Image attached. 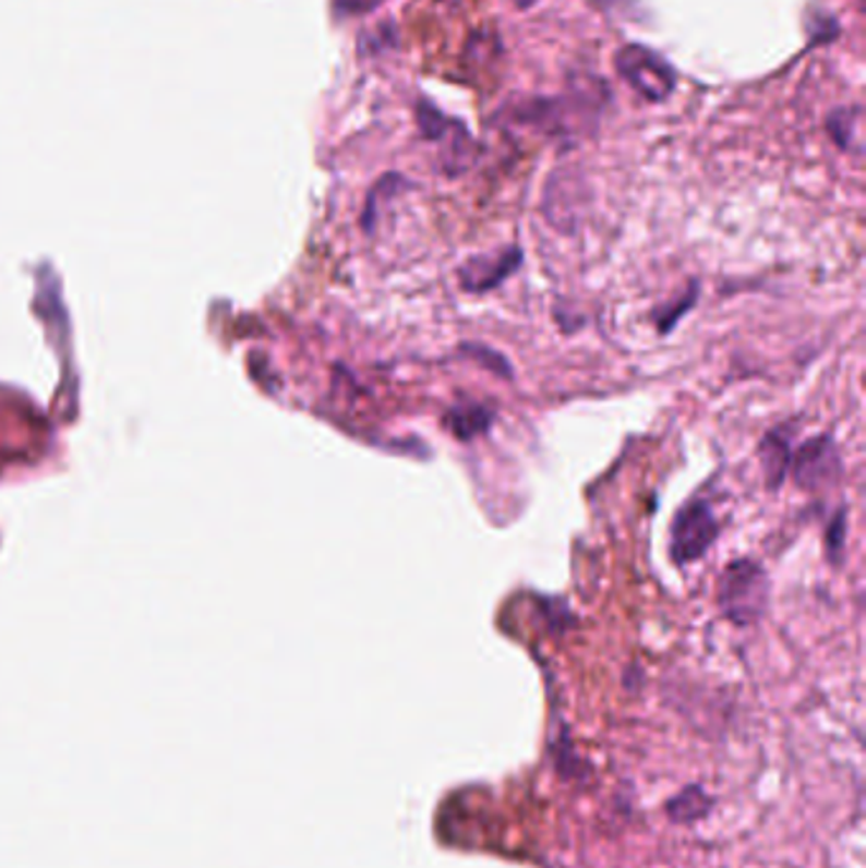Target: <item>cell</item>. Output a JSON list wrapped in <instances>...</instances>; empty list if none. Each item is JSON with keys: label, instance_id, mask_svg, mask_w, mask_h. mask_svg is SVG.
I'll list each match as a JSON object with an SVG mask.
<instances>
[{"label": "cell", "instance_id": "6da1fadb", "mask_svg": "<svg viewBox=\"0 0 866 868\" xmlns=\"http://www.w3.org/2000/svg\"><path fill=\"white\" fill-rule=\"evenodd\" d=\"M770 600V579L757 562L737 559L722 571L717 602L734 625H753L765 615Z\"/></svg>", "mask_w": 866, "mask_h": 868}, {"label": "cell", "instance_id": "7a4b0ae2", "mask_svg": "<svg viewBox=\"0 0 866 868\" xmlns=\"http://www.w3.org/2000/svg\"><path fill=\"white\" fill-rule=\"evenodd\" d=\"M719 537V521L707 501H691L671 523L669 554L678 567H689L709 552Z\"/></svg>", "mask_w": 866, "mask_h": 868}, {"label": "cell", "instance_id": "3957f363", "mask_svg": "<svg viewBox=\"0 0 866 868\" xmlns=\"http://www.w3.org/2000/svg\"><path fill=\"white\" fill-rule=\"evenodd\" d=\"M617 72L640 97H646L648 103H663L671 97V92L676 89V72L671 69L666 59H661L659 53L646 49V46H625L617 51L615 59Z\"/></svg>", "mask_w": 866, "mask_h": 868}, {"label": "cell", "instance_id": "277c9868", "mask_svg": "<svg viewBox=\"0 0 866 868\" xmlns=\"http://www.w3.org/2000/svg\"><path fill=\"white\" fill-rule=\"evenodd\" d=\"M791 465H793V480L798 487H806V491L826 487L829 483H833L841 472L837 442L831 439V434H816V437H810L806 445L795 453Z\"/></svg>", "mask_w": 866, "mask_h": 868}, {"label": "cell", "instance_id": "5b68a950", "mask_svg": "<svg viewBox=\"0 0 866 868\" xmlns=\"http://www.w3.org/2000/svg\"><path fill=\"white\" fill-rule=\"evenodd\" d=\"M521 262L524 254L519 246H506L496 254H481L458 269V282L466 292H491L506 282L521 267Z\"/></svg>", "mask_w": 866, "mask_h": 868}, {"label": "cell", "instance_id": "8992f818", "mask_svg": "<svg viewBox=\"0 0 866 868\" xmlns=\"http://www.w3.org/2000/svg\"><path fill=\"white\" fill-rule=\"evenodd\" d=\"M791 437H787L785 430H772L770 434H765L760 442V462L765 472V483H768L770 491H778L780 483H783L787 475V468H791Z\"/></svg>", "mask_w": 866, "mask_h": 868}, {"label": "cell", "instance_id": "52a82bcc", "mask_svg": "<svg viewBox=\"0 0 866 868\" xmlns=\"http://www.w3.org/2000/svg\"><path fill=\"white\" fill-rule=\"evenodd\" d=\"M417 122H420V130L424 133V137H430V141H435V143H450L455 158L458 160L462 158V147H466L470 141L468 133L460 137H453V141H450V135L460 133V130H466V128L458 125V122L450 118H445V114L435 110L430 103H420V107H417Z\"/></svg>", "mask_w": 866, "mask_h": 868}, {"label": "cell", "instance_id": "ba28073f", "mask_svg": "<svg viewBox=\"0 0 866 868\" xmlns=\"http://www.w3.org/2000/svg\"><path fill=\"white\" fill-rule=\"evenodd\" d=\"M493 424V412L483 405H455L450 412L445 417V427L453 432L455 439L468 442L478 437V434H485Z\"/></svg>", "mask_w": 866, "mask_h": 868}, {"label": "cell", "instance_id": "9c48e42d", "mask_svg": "<svg viewBox=\"0 0 866 868\" xmlns=\"http://www.w3.org/2000/svg\"><path fill=\"white\" fill-rule=\"evenodd\" d=\"M711 800L701 787H686L676 797H671L666 812L676 820V823H694V820L707 816Z\"/></svg>", "mask_w": 866, "mask_h": 868}, {"label": "cell", "instance_id": "30bf717a", "mask_svg": "<svg viewBox=\"0 0 866 868\" xmlns=\"http://www.w3.org/2000/svg\"><path fill=\"white\" fill-rule=\"evenodd\" d=\"M844 546H846V510L841 508L839 514L831 518L829 529H826V556H829L833 567H839L841 564Z\"/></svg>", "mask_w": 866, "mask_h": 868}, {"label": "cell", "instance_id": "8fae6325", "mask_svg": "<svg viewBox=\"0 0 866 868\" xmlns=\"http://www.w3.org/2000/svg\"><path fill=\"white\" fill-rule=\"evenodd\" d=\"M460 351H462V355H468V359H473V361L481 363V366H485L489 371H493V374H496V376L512 378V366H508V361H506L501 353L491 351V348L476 346V343H466V346L460 348Z\"/></svg>", "mask_w": 866, "mask_h": 868}, {"label": "cell", "instance_id": "7c38bea8", "mask_svg": "<svg viewBox=\"0 0 866 868\" xmlns=\"http://www.w3.org/2000/svg\"><path fill=\"white\" fill-rule=\"evenodd\" d=\"M696 302V285H691L689 290H686V294H682V298H678L674 305L671 308H663V310H659V315H655V323H659V330L661 333H669L671 328H674V325L682 321V315H686V310H689L691 305Z\"/></svg>", "mask_w": 866, "mask_h": 868}, {"label": "cell", "instance_id": "4fadbf2b", "mask_svg": "<svg viewBox=\"0 0 866 868\" xmlns=\"http://www.w3.org/2000/svg\"><path fill=\"white\" fill-rule=\"evenodd\" d=\"M854 128H856V120H854L849 112L841 110V112H837V114H831L829 130H831L833 141H837L841 147H849V145H852V141H854Z\"/></svg>", "mask_w": 866, "mask_h": 868}, {"label": "cell", "instance_id": "5bb4252c", "mask_svg": "<svg viewBox=\"0 0 866 868\" xmlns=\"http://www.w3.org/2000/svg\"><path fill=\"white\" fill-rule=\"evenodd\" d=\"M516 3H519L521 8H529V5H533V3H537V0H516Z\"/></svg>", "mask_w": 866, "mask_h": 868}]
</instances>
